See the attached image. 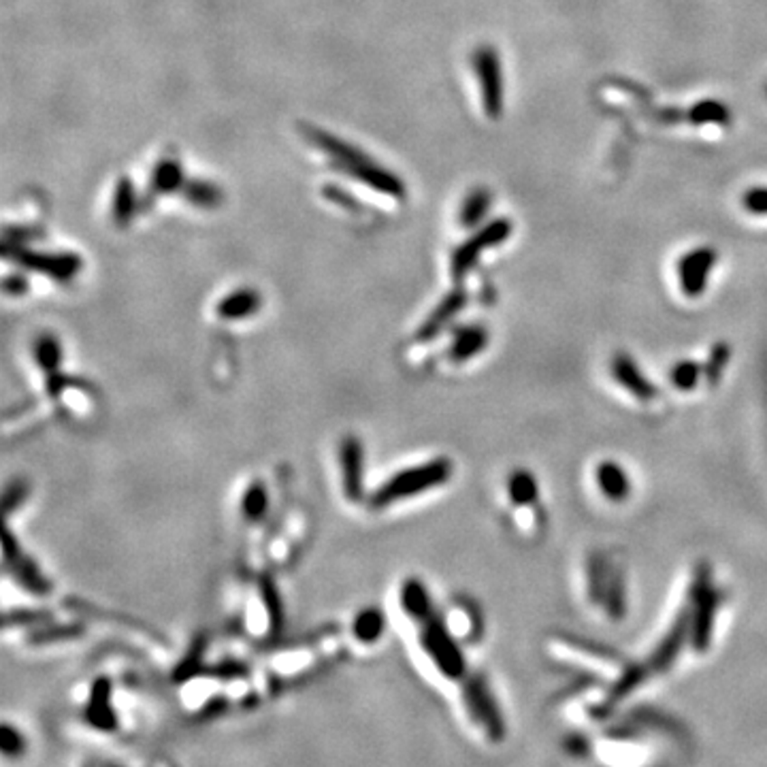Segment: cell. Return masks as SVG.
I'll return each mask as SVG.
<instances>
[{
	"label": "cell",
	"mask_w": 767,
	"mask_h": 767,
	"mask_svg": "<svg viewBox=\"0 0 767 767\" xmlns=\"http://www.w3.org/2000/svg\"><path fill=\"white\" fill-rule=\"evenodd\" d=\"M303 135H305L309 144L323 150L335 163L337 169H341L346 175L354 177V180H359L360 183L386 196H395V199L406 196V183L401 182V177L379 166L376 160L369 158L359 147L350 145L346 141L337 139L335 135L316 126H303Z\"/></svg>",
	"instance_id": "cell-1"
},
{
	"label": "cell",
	"mask_w": 767,
	"mask_h": 767,
	"mask_svg": "<svg viewBox=\"0 0 767 767\" xmlns=\"http://www.w3.org/2000/svg\"><path fill=\"white\" fill-rule=\"evenodd\" d=\"M452 463L448 459H435L425 465H416L403 472L395 473L390 480H386L379 489L371 495L373 508H386L403 499L416 497L420 492L435 489L450 480Z\"/></svg>",
	"instance_id": "cell-2"
},
{
	"label": "cell",
	"mask_w": 767,
	"mask_h": 767,
	"mask_svg": "<svg viewBox=\"0 0 767 767\" xmlns=\"http://www.w3.org/2000/svg\"><path fill=\"white\" fill-rule=\"evenodd\" d=\"M5 258L20 265L22 269L37 271L56 282H70L81 271V258L73 252H39L23 248L17 241H5Z\"/></svg>",
	"instance_id": "cell-3"
},
{
	"label": "cell",
	"mask_w": 767,
	"mask_h": 767,
	"mask_svg": "<svg viewBox=\"0 0 767 767\" xmlns=\"http://www.w3.org/2000/svg\"><path fill=\"white\" fill-rule=\"evenodd\" d=\"M422 648H425L426 655L433 659V663L437 665L444 676L452 678V680H459V678L465 676V657H463L456 641L452 640L448 629L444 627V622H439L437 618H429V621L425 622V629H422Z\"/></svg>",
	"instance_id": "cell-4"
},
{
	"label": "cell",
	"mask_w": 767,
	"mask_h": 767,
	"mask_svg": "<svg viewBox=\"0 0 767 767\" xmlns=\"http://www.w3.org/2000/svg\"><path fill=\"white\" fill-rule=\"evenodd\" d=\"M472 67L480 81L482 105L489 117H499L503 111V73L495 47L482 45L473 51Z\"/></svg>",
	"instance_id": "cell-5"
},
{
	"label": "cell",
	"mask_w": 767,
	"mask_h": 767,
	"mask_svg": "<svg viewBox=\"0 0 767 767\" xmlns=\"http://www.w3.org/2000/svg\"><path fill=\"white\" fill-rule=\"evenodd\" d=\"M465 704L469 715L473 716L475 723L484 727L486 735L492 742H501L505 737V723L499 710L495 697H492L489 685L482 676H473L465 682Z\"/></svg>",
	"instance_id": "cell-6"
},
{
	"label": "cell",
	"mask_w": 767,
	"mask_h": 767,
	"mask_svg": "<svg viewBox=\"0 0 767 767\" xmlns=\"http://www.w3.org/2000/svg\"><path fill=\"white\" fill-rule=\"evenodd\" d=\"M511 233V224L508 220H495V222L486 224L484 229H480L472 239H467L463 246L456 248L454 256H452V276L461 279L472 267L478 263L482 252L486 249L501 246Z\"/></svg>",
	"instance_id": "cell-7"
},
{
	"label": "cell",
	"mask_w": 767,
	"mask_h": 767,
	"mask_svg": "<svg viewBox=\"0 0 767 767\" xmlns=\"http://www.w3.org/2000/svg\"><path fill=\"white\" fill-rule=\"evenodd\" d=\"M716 265V254L710 248H697L685 254L678 263V282L687 296L704 293L712 267Z\"/></svg>",
	"instance_id": "cell-8"
},
{
	"label": "cell",
	"mask_w": 767,
	"mask_h": 767,
	"mask_svg": "<svg viewBox=\"0 0 767 767\" xmlns=\"http://www.w3.org/2000/svg\"><path fill=\"white\" fill-rule=\"evenodd\" d=\"M341 463L343 492L350 501H360L365 497V450L359 437H346L339 448Z\"/></svg>",
	"instance_id": "cell-9"
},
{
	"label": "cell",
	"mask_w": 767,
	"mask_h": 767,
	"mask_svg": "<svg viewBox=\"0 0 767 767\" xmlns=\"http://www.w3.org/2000/svg\"><path fill=\"white\" fill-rule=\"evenodd\" d=\"M718 599L715 591L706 586V582L701 580L699 585V594L695 597V612L691 618V633H693V644L697 650H706L710 644L712 627H715V614H716Z\"/></svg>",
	"instance_id": "cell-10"
},
{
	"label": "cell",
	"mask_w": 767,
	"mask_h": 767,
	"mask_svg": "<svg viewBox=\"0 0 767 767\" xmlns=\"http://www.w3.org/2000/svg\"><path fill=\"white\" fill-rule=\"evenodd\" d=\"M86 721L92 725L94 729L100 731H113L117 727L116 710L111 706V682L109 678H98L92 685L90 699L86 706Z\"/></svg>",
	"instance_id": "cell-11"
},
{
	"label": "cell",
	"mask_w": 767,
	"mask_h": 767,
	"mask_svg": "<svg viewBox=\"0 0 767 767\" xmlns=\"http://www.w3.org/2000/svg\"><path fill=\"white\" fill-rule=\"evenodd\" d=\"M688 629H691V616H680L678 618V622L671 627V631L668 633V638H665L659 648L655 650V655H652L650 663H648V669L650 671H665L671 668V663L676 661V657L680 655L682 644H685V638L688 633Z\"/></svg>",
	"instance_id": "cell-12"
},
{
	"label": "cell",
	"mask_w": 767,
	"mask_h": 767,
	"mask_svg": "<svg viewBox=\"0 0 767 767\" xmlns=\"http://www.w3.org/2000/svg\"><path fill=\"white\" fill-rule=\"evenodd\" d=\"M612 373H614V378L618 379V384L624 386L629 392H631L633 397H638V399H652L655 397V386H652L648 379L641 376V371L638 369V365L629 359V356L618 354L614 356V360H612Z\"/></svg>",
	"instance_id": "cell-13"
},
{
	"label": "cell",
	"mask_w": 767,
	"mask_h": 767,
	"mask_svg": "<svg viewBox=\"0 0 767 767\" xmlns=\"http://www.w3.org/2000/svg\"><path fill=\"white\" fill-rule=\"evenodd\" d=\"M260 295L252 288H239L235 293L226 295L218 303V316L224 320H243L258 312Z\"/></svg>",
	"instance_id": "cell-14"
},
{
	"label": "cell",
	"mask_w": 767,
	"mask_h": 767,
	"mask_svg": "<svg viewBox=\"0 0 767 767\" xmlns=\"http://www.w3.org/2000/svg\"><path fill=\"white\" fill-rule=\"evenodd\" d=\"M465 301H467V296H465V293H463V290H456V293L445 296V299L439 303L435 309H433L431 316L425 320V324L420 326L418 337L429 339L433 335H437V332L442 331L444 326L448 324L450 320L461 312L463 305H465Z\"/></svg>",
	"instance_id": "cell-15"
},
{
	"label": "cell",
	"mask_w": 767,
	"mask_h": 767,
	"mask_svg": "<svg viewBox=\"0 0 767 767\" xmlns=\"http://www.w3.org/2000/svg\"><path fill=\"white\" fill-rule=\"evenodd\" d=\"M401 605L407 612V616L416 618V621L426 622L429 618H433L429 591L418 578L406 580V585L401 588Z\"/></svg>",
	"instance_id": "cell-16"
},
{
	"label": "cell",
	"mask_w": 767,
	"mask_h": 767,
	"mask_svg": "<svg viewBox=\"0 0 767 767\" xmlns=\"http://www.w3.org/2000/svg\"><path fill=\"white\" fill-rule=\"evenodd\" d=\"M5 565L11 569V574H14L15 582H20V585L26 588V591H31L34 594H47L50 593V582L43 574H41V569L34 565L31 558L17 555L15 558H11V561H5Z\"/></svg>",
	"instance_id": "cell-17"
},
{
	"label": "cell",
	"mask_w": 767,
	"mask_h": 767,
	"mask_svg": "<svg viewBox=\"0 0 767 767\" xmlns=\"http://www.w3.org/2000/svg\"><path fill=\"white\" fill-rule=\"evenodd\" d=\"M183 169L180 164V160L175 158H163L160 163L154 166L152 171V192L154 194H171L177 192V190L183 188Z\"/></svg>",
	"instance_id": "cell-18"
},
{
	"label": "cell",
	"mask_w": 767,
	"mask_h": 767,
	"mask_svg": "<svg viewBox=\"0 0 767 767\" xmlns=\"http://www.w3.org/2000/svg\"><path fill=\"white\" fill-rule=\"evenodd\" d=\"M113 222L117 226H128L133 222L136 213V190L135 183L130 182V177H120L116 182V190H113Z\"/></svg>",
	"instance_id": "cell-19"
},
{
	"label": "cell",
	"mask_w": 767,
	"mask_h": 767,
	"mask_svg": "<svg viewBox=\"0 0 767 767\" xmlns=\"http://www.w3.org/2000/svg\"><path fill=\"white\" fill-rule=\"evenodd\" d=\"M182 192L186 196V201H190L194 207H201V210H216L224 201L222 190L207 180H188L183 183Z\"/></svg>",
	"instance_id": "cell-20"
},
{
	"label": "cell",
	"mask_w": 767,
	"mask_h": 767,
	"mask_svg": "<svg viewBox=\"0 0 767 767\" xmlns=\"http://www.w3.org/2000/svg\"><path fill=\"white\" fill-rule=\"evenodd\" d=\"M597 480L599 489L603 491V495L612 499V501H622L629 495V478L616 463H603L597 469Z\"/></svg>",
	"instance_id": "cell-21"
},
{
	"label": "cell",
	"mask_w": 767,
	"mask_h": 767,
	"mask_svg": "<svg viewBox=\"0 0 767 767\" xmlns=\"http://www.w3.org/2000/svg\"><path fill=\"white\" fill-rule=\"evenodd\" d=\"M486 341H489V335H486V331L482 329V326H467V329H461L456 332L454 343H452V359L454 360H467L475 356L478 352H482L486 346Z\"/></svg>",
	"instance_id": "cell-22"
},
{
	"label": "cell",
	"mask_w": 767,
	"mask_h": 767,
	"mask_svg": "<svg viewBox=\"0 0 767 767\" xmlns=\"http://www.w3.org/2000/svg\"><path fill=\"white\" fill-rule=\"evenodd\" d=\"M384 624H386L384 614L378 608L362 610L360 614L354 618V624H352L354 638L360 640L362 644H373V641L382 638Z\"/></svg>",
	"instance_id": "cell-23"
},
{
	"label": "cell",
	"mask_w": 767,
	"mask_h": 767,
	"mask_svg": "<svg viewBox=\"0 0 767 767\" xmlns=\"http://www.w3.org/2000/svg\"><path fill=\"white\" fill-rule=\"evenodd\" d=\"M34 359L47 373V378L58 376V369H61L62 362V346L58 343V339L53 335L39 337L37 343H34Z\"/></svg>",
	"instance_id": "cell-24"
},
{
	"label": "cell",
	"mask_w": 767,
	"mask_h": 767,
	"mask_svg": "<svg viewBox=\"0 0 767 767\" xmlns=\"http://www.w3.org/2000/svg\"><path fill=\"white\" fill-rule=\"evenodd\" d=\"M241 508H243V516L249 522H258L265 519L267 510H269V492H267L263 482H252V484L248 486L246 495L241 499Z\"/></svg>",
	"instance_id": "cell-25"
},
{
	"label": "cell",
	"mask_w": 767,
	"mask_h": 767,
	"mask_svg": "<svg viewBox=\"0 0 767 767\" xmlns=\"http://www.w3.org/2000/svg\"><path fill=\"white\" fill-rule=\"evenodd\" d=\"M491 207V192L486 188H475L472 194L463 201L459 220L463 226H475L482 222Z\"/></svg>",
	"instance_id": "cell-26"
},
{
	"label": "cell",
	"mask_w": 767,
	"mask_h": 767,
	"mask_svg": "<svg viewBox=\"0 0 767 767\" xmlns=\"http://www.w3.org/2000/svg\"><path fill=\"white\" fill-rule=\"evenodd\" d=\"M508 492L510 499L519 505L533 503L538 499V482L533 480L531 473L527 472H516L510 475L508 482Z\"/></svg>",
	"instance_id": "cell-27"
},
{
	"label": "cell",
	"mask_w": 767,
	"mask_h": 767,
	"mask_svg": "<svg viewBox=\"0 0 767 767\" xmlns=\"http://www.w3.org/2000/svg\"><path fill=\"white\" fill-rule=\"evenodd\" d=\"M263 599L267 605V612H269V621H271V629L273 631H279L282 629V621H284V610H282V599H279V593L276 585H273L271 580H263Z\"/></svg>",
	"instance_id": "cell-28"
},
{
	"label": "cell",
	"mask_w": 767,
	"mask_h": 767,
	"mask_svg": "<svg viewBox=\"0 0 767 767\" xmlns=\"http://www.w3.org/2000/svg\"><path fill=\"white\" fill-rule=\"evenodd\" d=\"M0 748H3L5 757H22L23 751H26V740L15 727L5 723L3 729H0Z\"/></svg>",
	"instance_id": "cell-29"
},
{
	"label": "cell",
	"mask_w": 767,
	"mask_h": 767,
	"mask_svg": "<svg viewBox=\"0 0 767 767\" xmlns=\"http://www.w3.org/2000/svg\"><path fill=\"white\" fill-rule=\"evenodd\" d=\"M77 635H81L80 624H62V627H51V629H41V631H34L31 635V641L33 644H47V641L77 638Z\"/></svg>",
	"instance_id": "cell-30"
},
{
	"label": "cell",
	"mask_w": 767,
	"mask_h": 767,
	"mask_svg": "<svg viewBox=\"0 0 767 767\" xmlns=\"http://www.w3.org/2000/svg\"><path fill=\"white\" fill-rule=\"evenodd\" d=\"M693 122H715V124H725L729 120V111L725 109L721 103H701L691 111Z\"/></svg>",
	"instance_id": "cell-31"
},
{
	"label": "cell",
	"mask_w": 767,
	"mask_h": 767,
	"mask_svg": "<svg viewBox=\"0 0 767 767\" xmlns=\"http://www.w3.org/2000/svg\"><path fill=\"white\" fill-rule=\"evenodd\" d=\"M646 668H631V669H627L624 671V674L621 676V680L616 682V687L612 688V693H610V699L612 701H618V699H622L624 695H629L633 691L635 687L640 685L641 680H644V676H646Z\"/></svg>",
	"instance_id": "cell-32"
},
{
	"label": "cell",
	"mask_w": 767,
	"mask_h": 767,
	"mask_svg": "<svg viewBox=\"0 0 767 767\" xmlns=\"http://www.w3.org/2000/svg\"><path fill=\"white\" fill-rule=\"evenodd\" d=\"M28 497V484L23 480H14L7 486V491H5L3 497V510L5 514H11L15 508H20V505L26 501Z\"/></svg>",
	"instance_id": "cell-33"
},
{
	"label": "cell",
	"mask_w": 767,
	"mask_h": 767,
	"mask_svg": "<svg viewBox=\"0 0 767 767\" xmlns=\"http://www.w3.org/2000/svg\"><path fill=\"white\" fill-rule=\"evenodd\" d=\"M671 379H674L678 388L691 390L699 379V367L695 365V362H680V365H676L674 371H671Z\"/></svg>",
	"instance_id": "cell-34"
},
{
	"label": "cell",
	"mask_w": 767,
	"mask_h": 767,
	"mask_svg": "<svg viewBox=\"0 0 767 767\" xmlns=\"http://www.w3.org/2000/svg\"><path fill=\"white\" fill-rule=\"evenodd\" d=\"M742 205L754 216H767V188L748 190L744 199H742Z\"/></svg>",
	"instance_id": "cell-35"
},
{
	"label": "cell",
	"mask_w": 767,
	"mask_h": 767,
	"mask_svg": "<svg viewBox=\"0 0 767 767\" xmlns=\"http://www.w3.org/2000/svg\"><path fill=\"white\" fill-rule=\"evenodd\" d=\"M201 655H203V644H194L192 646V650H190V655L183 659V661L180 663V668H177V671H175V678L177 680H183V678H190V676H194L196 671L201 669Z\"/></svg>",
	"instance_id": "cell-36"
},
{
	"label": "cell",
	"mask_w": 767,
	"mask_h": 767,
	"mask_svg": "<svg viewBox=\"0 0 767 767\" xmlns=\"http://www.w3.org/2000/svg\"><path fill=\"white\" fill-rule=\"evenodd\" d=\"M324 194L329 196L331 201H335V203H341L343 207H348V210H356V201L354 196H350L346 190L337 188V186H326Z\"/></svg>",
	"instance_id": "cell-37"
},
{
	"label": "cell",
	"mask_w": 767,
	"mask_h": 767,
	"mask_svg": "<svg viewBox=\"0 0 767 767\" xmlns=\"http://www.w3.org/2000/svg\"><path fill=\"white\" fill-rule=\"evenodd\" d=\"M5 290H7L9 295H23L28 290L26 277H22V276H9L7 279H5Z\"/></svg>",
	"instance_id": "cell-38"
},
{
	"label": "cell",
	"mask_w": 767,
	"mask_h": 767,
	"mask_svg": "<svg viewBox=\"0 0 767 767\" xmlns=\"http://www.w3.org/2000/svg\"><path fill=\"white\" fill-rule=\"evenodd\" d=\"M725 360H727V352H725V348H718V352H715V356H712L710 360V369H707V376H710V379H715L718 376V369H721Z\"/></svg>",
	"instance_id": "cell-39"
}]
</instances>
